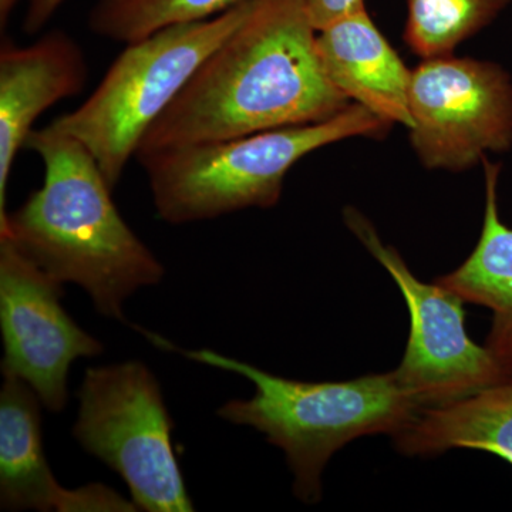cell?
Returning <instances> with one entry per match:
<instances>
[{
	"instance_id": "obj_1",
	"label": "cell",
	"mask_w": 512,
	"mask_h": 512,
	"mask_svg": "<svg viewBox=\"0 0 512 512\" xmlns=\"http://www.w3.org/2000/svg\"><path fill=\"white\" fill-rule=\"evenodd\" d=\"M306 0H254L146 131L137 156L320 123L352 101L330 83Z\"/></svg>"
},
{
	"instance_id": "obj_2",
	"label": "cell",
	"mask_w": 512,
	"mask_h": 512,
	"mask_svg": "<svg viewBox=\"0 0 512 512\" xmlns=\"http://www.w3.org/2000/svg\"><path fill=\"white\" fill-rule=\"evenodd\" d=\"M25 148L45 164L42 188L0 222L33 264L89 293L97 311L124 319L128 296L163 279L164 266L121 217L89 150L52 123L30 131Z\"/></svg>"
},
{
	"instance_id": "obj_3",
	"label": "cell",
	"mask_w": 512,
	"mask_h": 512,
	"mask_svg": "<svg viewBox=\"0 0 512 512\" xmlns=\"http://www.w3.org/2000/svg\"><path fill=\"white\" fill-rule=\"evenodd\" d=\"M148 336L160 348L178 350L194 362L237 373L254 383V397L231 400L218 410V416L261 431L269 443L284 450L295 476L293 491L305 503L320 500V476L336 451L370 434L393 437L423 410L394 370L345 382H301L212 350H181L160 336Z\"/></svg>"
},
{
	"instance_id": "obj_4",
	"label": "cell",
	"mask_w": 512,
	"mask_h": 512,
	"mask_svg": "<svg viewBox=\"0 0 512 512\" xmlns=\"http://www.w3.org/2000/svg\"><path fill=\"white\" fill-rule=\"evenodd\" d=\"M392 124L350 103L320 123L137 156L154 205L168 224L212 220L247 208H272L293 165L313 151L348 138H383Z\"/></svg>"
},
{
	"instance_id": "obj_5",
	"label": "cell",
	"mask_w": 512,
	"mask_h": 512,
	"mask_svg": "<svg viewBox=\"0 0 512 512\" xmlns=\"http://www.w3.org/2000/svg\"><path fill=\"white\" fill-rule=\"evenodd\" d=\"M252 5L254 0H247L215 18L170 26L130 43L92 96L53 120V126L92 153L114 190L148 128Z\"/></svg>"
},
{
	"instance_id": "obj_6",
	"label": "cell",
	"mask_w": 512,
	"mask_h": 512,
	"mask_svg": "<svg viewBox=\"0 0 512 512\" xmlns=\"http://www.w3.org/2000/svg\"><path fill=\"white\" fill-rule=\"evenodd\" d=\"M77 396L74 437L123 478L137 510L194 511L171 443L174 421L147 366L90 367Z\"/></svg>"
},
{
	"instance_id": "obj_7",
	"label": "cell",
	"mask_w": 512,
	"mask_h": 512,
	"mask_svg": "<svg viewBox=\"0 0 512 512\" xmlns=\"http://www.w3.org/2000/svg\"><path fill=\"white\" fill-rule=\"evenodd\" d=\"M343 217L350 231L392 276L409 308V342L394 373L421 409L460 402L512 380V372L493 352L468 336L466 302L457 293L414 276L399 251L383 244L362 212L348 207Z\"/></svg>"
},
{
	"instance_id": "obj_8",
	"label": "cell",
	"mask_w": 512,
	"mask_h": 512,
	"mask_svg": "<svg viewBox=\"0 0 512 512\" xmlns=\"http://www.w3.org/2000/svg\"><path fill=\"white\" fill-rule=\"evenodd\" d=\"M409 110L410 143L429 170L460 173L512 148V77L501 64L423 59L412 70Z\"/></svg>"
},
{
	"instance_id": "obj_9",
	"label": "cell",
	"mask_w": 512,
	"mask_h": 512,
	"mask_svg": "<svg viewBox=\"0 0 512 512\" xmlns=\"http://www.w3.org/2000/svg\"><path fill=\"white\" fill-rule=\"evenodd\" d=\"M62 285L0 238L2 373L28 383L50 412L66 407L72 363L103 352L99 340L64 311Z\"/></svg>"
},
{
	"instance_id": "obj_10",
	"label": "cell",
	"mask_w": 512,
	"mask_h": 512,
	"mask_svg": "<svg viewBox=\"0 0 512 512\" xmlns=\"http://www.w3.org/2000/svg\"><path fill=\"white\" fill-rule=\"evenodd\" d=\"M89 69L76 42L53 30L33 45L3 40L0 49V222L8 217L6 200L13 163L25 148L40 114L60 100L82 93Z\"/></svg>"
},
{
	"instance_id": "obj_11",
	"label": "cell",
	"mask_w": 512,
	"mask_h": 512,
	"mask_svg": "<svg viewBox=\"0 0 512 512\" xmlns=\"http://www.w3.org/2000/svg\"><path fill=\"white\" fill-rule=\"evenodd\" d=\"M316 49L330 83L352 103L409 130L412 70L403 63L367 9L318 30Z\"/></svg>"
},
{
	"instance_id": "obj_12",
	"label": "cell",
	"mask_w": 512,
	"mask_h": 512,
	"mask_svg": "<svg viewBox=\"0 0 512 512\" xmlns=\"http://www.w3.org/2000/svg\"><path fill=\"white\" fill-rule=\"evenodd\" d=\"M35 390L5 376L0 390V504L3 510L87 511L89 488L67 490L47 463Z\"/></svg>"
},
{
	"instance_id": "obj_13",
	"label": "cell",
	"mask_w": 512,
	"mask_h": 512,
	"mask_svg": "<svg viewBox=\"0 0 512 512\" xmlns=\"http://www.w3.org/2000/svg\"><path fill=\"white\" fill-rule=\"evenodd\" d=\"M485 212L477 247L456 271L437 278V284L457 293L466 303L493 312L487 346L512 372V228L501 221L498 180L501 165L484 158Z\"/></svg>"
},
{
	"instance_id": "obj_14",
	"label": "cell",
	"mask_w": 512,
	"mask_h": 512,
	"mask_svg": "<svg viewBox=\"0 0 512 512\" xmlns=\"http://www.w3.org/2000/svg\"><path fill=\"white\" fill-rule=\"evenodd\" d=\"M406 456H436L454 448L487 451L512 464V380L447 406L421 410L393 436Z\"/></svg>"
},
{
	"instance_id": "obj_15",
	"label": "cell",
	"mask_w": 512,
	"mask_h": 512,
	"mask_svg": "<svg viewBox=\"0 0 512 512\" xmlns=\"http://www.w3.org/2000/svg\"><path fill=\"white\" fill-rule=\"evenodd\" d=\"M511 0H406L403 40L421 60L453 55L488 28Z\"/></svg>"
},
{
	"instance_id": "obj_16",
	"label": "cell",
	"mask_w": 512,
	"mask_h": 512,
	"mask_svg": "<svg viewBox=\"0 0 512 512\" xmlns=\"http://www.w3.org/2000/svg\"><path fill=\"white\" fill-rule=\"evenodd\" d=\"M247 0H97L89 28L113 42H138L158 30L220 16Z\"/></svg>"
},
{
	"instance_id": "obj_17",
	"label": "cell",
	"mask_w": 512,
	"mask_h": 512,
	"mask_svg": "<svg viewBox=\"0 0 512 512\" xmlns=\"http://www.w3.org/2000/svg\"><path fill=\"white\" fill-rule=\"evenodd\" d=\"M316 30L326 28L336 20L366 9L365 0H306Z\"/></svg>"
},
{
	"instance_id": "obj_18",
	"label": "cell",
	"mask_w": 512,
	"mask_h": 512,
	"mask_svg": "<svg viewBox=\"0 0 512 512\" xmlns=\"http://www.w3.org/2000/svg\"><path fill=\"white\" fill-rule=\"evenodd\" d=\"M26 3L28 5L23 19V30L28 35H35L45 28L46 23L62 8L66 0H26Z\"/></svg>"
},
{
	"instance_id": "obj_19",
	"label": "cell",
	"mask_w": 512,
	"mask_h": 512,
	"mask_svg": "<svg viewBox=\"0 0 512 512\" xmlns=\"http://www.w3.org/2000/svg\"><path fill=\"white\" fill-rule=\"evenodd\" d=\"M22 0H0V26L5 29L8 26L10 15L13 9L19 5Z\"/></svg>"
}]
</instances>
